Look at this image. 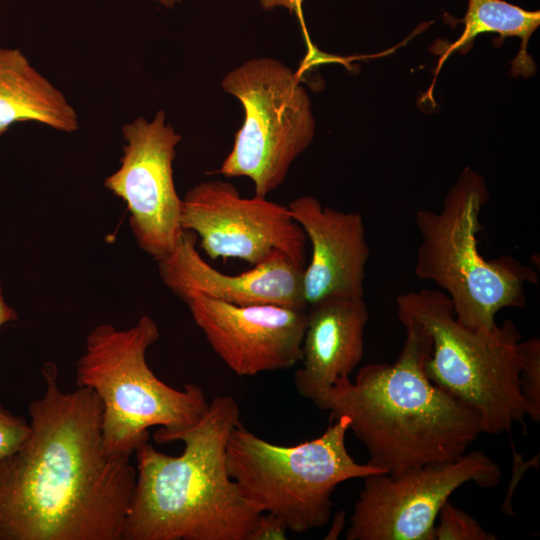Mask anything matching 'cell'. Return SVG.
I'll return each mask as SVG.
<instances>
[{"mask_svg": "<svg viewBox=\"0 0 540 540\" xmlns=\"http://www.w3.org/2000/svg\"><path fill=\"white\" fill-rule=\"evenodd\" d=\"M30 433V423L0 405V461L16 451Z\"/></svg>", "mask_w": 540, "mask_h": 540, "instance_id": "cell-20", "label": "cell"}, {"mask_svg": "<svg viewBox=\"0 0 540 540\" xmlns=\"http://www.w3.org/2000/svg\"><path fill=\"white\" fill-rule=\"evenodd\" d=\"M464 30L439 60L436 74L452 52L470 45L476 36L485 32L498 33L501 37H518L521 48L512 62L513 76L528 77L536 66L527 53L528 41L540 24V12L523 9L505 0H468L462 20Z\"/></svg>", "mask_w": 540, "mask_h": 540, "instance_id": "cell-17", "label": "cell"}, {"mask_svg": "<svg viewBox=\"0 0 540 540\" xmlns=\"http://www.w3.org/2000/svg\"><path fill=\"white\" fill-rule=\"evenodd\" d=\"M288 530L287 524L279 516L270 512H262L247 540H285Z\"/></svg>", "mask_w": 540, "mask_h": 540, "instance_id": "cell-21", "label": "cell"}, {"mask_svg": "<svg viewBox=\"0 0 540 540\" xmlns=\"http://www.w3.org/2000/svg\"><path fill=\"white\" fill-rule=\"evenodd\" d=\"M260 6L264 11L273 10L277 7H283L289 13L301 14L303 0H259Z\"/></svg>", "mask_w": 540, "mask_h": 540, "instance_id": "cell-22", "label": "cell"}, {"mask_svg": "<svg viewBox=\"0 0 540 540\" xmlns=\"http://www.w3.org/2000/svg\"><path fill=\"white\" fill-rule=\"evenodd\" d=\"M221 87L240 101L244 121L218 173L248 177L255 196L266 197L283 184L294 160L313 140L311 100L298 75L268 57L230 70Z\"/></svg>", "mask_w": 540, "mask_h": 540, "instance_id": "cell-8", "label": "cell"}, {"mask_svg": "<svg viewBox=\"0 0 540 540\" xmlns=\"http://www.w3.org/2000/svg\"><path fill=\"white\" fill-rule=\"evenodd\" d=\"M368 306L361 298H332L307 306L301 367L294 385L318 406L335 381L349 377L364 354Z\"/></svg>", "mask_w": 540, "mask_h": 540, "instance_id": "cell-15", "label": "cell"}, {"mask_svg": "<svg viewBox=\"0 0 540 540\" xmlns=\"http://www.w3.org/2000/svg\"><path fill=\"white\" fill-rule=\"evenodd\" d=\"M197 237L184 231L175 248L157 261L161 281L180 300L203 295L234 305L274 304L306 308L301 289L304 267L285 255L238 275L212 267L198 252Z\"/></svg>", "mask_w": 540, "mask_h": 540, "instance_id": "cell-14", "label": "cell"}, {"mask_svg": "<svg viewBox=\"0 0 540 540\" xmlns=\"http://www.w3.org/2000/svg\"><path fill=\"white\" fill-rule=\"evenodd\" d=\"M396 306L399 320H414L430 335L428 378L477 412L483 433L500 435L524 423L529 407L519 387L521 334L511 320L492 329L467 328L448 296L435 289L400 294Z\"/></svg>", "mask_w": 540, "mask_h": 540, "instance_id": "cell-6", "label": "cell"}, {"mask_svg": "<svg viewBox=\"0 0 540 540\" xmlns=\"http://www.w3.org/2000/svg\"><path fill=\"white\" fill-rule=\"evenodd\" d=\"M166 8H173L175 5L179 4L182 0H152Z\"/></svg>", "mask_w": 540, "mask_h": 540, "instance_id": "cell-25", "label": "cell"}, {"mask_svg": "<svg viewBox=\"0 0 540 540\" xmlns=\"http://www.w3.org/2000/svg\"><path fill=\"white\" fill-rule=\"evenodd\" d=\"M17 319V312L14 308L7 304L4 298L2 284L0 281V328L9 322L16 321Z\"/></svg>", "mask_w": 540, "mask_h": 540, "instance_id": "cell-23", "label": "cell"}, {"mask_svg": "<svg viewBox=\"0 0 540 540\" xmlns=\"http://www.w3.org/2000/svg\"><path fill=\"white\" fill-rule=\"evenodd\" d=\"M42 375L30 433L0 461V540H122L136 466L105 452L92 389L63 391L53 363Z\"/></svg>", "mask_w": 540, "mask_h": 540, "instance_id": "cell-1", "label": "cell"}, {"mask_svg": "<svg viewBox=\"0 0 540 540\" xmlns=\"http://www.w3.org/2000/svg\"><path fill=\"white\" fill-rule=\"evenodd\" d=\"M344 525V513H338L336 519L333 521V525L328 532L326 539H336L343 529Z\"/></svg>", "mask_w": 540, "mask_h": 540, "instance_id": "cell-24", "label": "cell"}, {"mask_svg": "<svg viewBox=\"0 0 540 540\" xmlns=\"http://www.w3.org/2000/svg\"><path fill=\"white\" fill-rule=\"evenodd\" d=\"M400 322L406 337L396 361L367 364L354 381L337 379L317 406L332 420L348 417L367 463L391 476L454 460L483 433L477 412L426 375L428 332L414 320Z\"/></svg>", "mask_w": 540, "mask_h": 540, "instance_id": "cell-2", "label": "cell"}, {"mask_svg": "<svg viewBox=\"0 0 540 540\" xmlns=\"http://www.w3.org/2000/svg\"><path fill=\"white\" fill-rule=\"evenodd\" d=\"M240 410L216 396L191 427L167 436L182 441L178 456L148 441L135 451L137 478L122 540H247L260 513L230 477L226 446Z\"/></svg>", "mask_w": 540, "mask_h": 540, "instance_id": "cell-3", "label": "cell"}, {"mask_svg": "<svg viewBox=\"0 0 540 540\" xmlns=\"http://www.w3.org/2000/svg\"><path fill=\"white\" fill-rule=\"evenodd\" d=\"M180 223L211 259L236 258L252 266L276 255L306 265L307 238L288 206L244 198L230 182L203 181L182 198Z\"/></svg>", "mask_w": 540, "mask_h": 540, "instance_id": "cell-10", "label": "cell"}, {"mask_svg": "<svg viewBox=\"0 0 540 540\" xmlns=\"http://www.w3.org/2000/svg\"><path fill=\"white\" fill-rule=\"evenodd\" d=\"M287 206L312 249L301 276L306 305L363 297L370 249L362 215L324 207L313 196L298 197Z\"/></svg>", "mask_w": 540, "mask_h": 540, "instance_id": "cell-13", "label": "cell"}, {"mask_svg": "<svg viewBox=\"0 0 540 540\" xmlns=\"http://www.w3.org/2000/svg\"><path fill=\"white\" fill-rule=\"evenodd\" d=\"M435 525L434 540H496L497 536L449 500L441 508Z\"/></svg>", "mask_w": 540, "mask_h": 540, "instance_id": "cell-18", "label": "cell"}, {"mask_svg": "<svg viewBox=\"0 0 540 540\" xmlns=\"http://www.w3.org/2000/svg\"><path fill=\"white\" fill-rule=\"evenodd\" d=\"M159 336L157 323L142 316L127 329L97 325L86 337L76 384L92 389L101 401L103 445L109 456L131 457L149 440L152 426H160L153 437L163 444L167 436L193 426L208 408L200 386L187 383L178 390L153 373L146 352Z\"/></svg>", "mask_w": 540, "mask_h": 540, "instance_id": "cell-4", "label": "cell"}, {"mask_svg": "<svg viewBox=\"0 0 540 540\" xmlns=\"http://www.w3.org/2000/svg\"><path fill=\"white\" fill-rule=\"evenodd\" d=\"M349 422L341 416L319 437L293 446L268 442L239 422L226 446L228 473L258 513H273L298 533L321 528L331 519L340 483L383 473L349 454Z\"/></svg>", "mask_w": 540, "mask_h": 540, "instance_id": "cell-7", "label": "cell"}, {"mask_svg": "<svg viewBox=\"0 0 540 540\" xmlns=\"http://www.w3.org/2000/svg\"><path fill=\"white\" fill-rule=\"evenodd\" d=\"M181 301L214 352L237 375L290 369L300 362L307 307L234 305L203 295Z\"/></svg>", "mask_w": 540, "mask_h": 540, "instance_id": "cell-12", "label": "cell"}, {"mask_svg": "<svg viewBox=\"0 0 540 540\" xmlns=\"http://www.w3.org/2000/svg\"><path fill=\"white\" fill-rule=\"evenodd\" d=\"M501 468L483 451L431 463L398 476L369 475L354 505L347 540H434L438 514L462 485L492 488Z\"/></svg>", "mask_w": 540, "mask_h": 540, "instance_id": "cell-9", "label": "cell"}, {"mask_svg": "<svg viewBox=\"0 0 540 540\" xmlns=\"http://www.w3.org/2000/svg\"><path fill=\"white\" fill-rule=\"evenodd\" d=\"M521 368L519 387L529 407L528 417L538 423L540 420V340L529 338L520 341Z\"/></svg>", "mask_w": 540, "mask_h": 540, "instance_id": "cell-19", "label": "cell"}, {"mask_svg": "<svg viewBox=\"0 0 540 540\" xmlns=\"http://www.w3.org/2000/svg\"><path fill=\"white\" fill-rule=\"evenodd\" d=\"M488 200L484 179L466 167L440 211L415 213L420 244L414 273L442 289L457 321L470 329H492L502 309L524 308L525 286L538 281L534 268L509 255L489 261L480 253V214Z\"/></svg>", "mask_w": 540, "mask_h": 540, "instance_id": "cell-5", "label": "cell"}, {"mask_svg": "<svg viewBox=\"0 0 540 540\" xmlns=\"http://www.w3.org/2000/svg\"><path fill=\"white\" fill-rule=\"evenodd\" d=\"M119 168L106 177L105 187L129 212V225L141 250L156 261L167 256L184 230L180 223L182 198L173 178L176 147L182 140L166 122L164 110L151 121L138 117L121 129Z\"/></svg>", "mask_w": 540, "mask_h": 540, "instance_id": "cell-11", "label": "cell"}, {"mask_svg": "<svg viewBox=\"0 0 540 540\" xmlns=\"http://www.w3.org/2000/svg\"><path fill=\"white\" fill-rule=\"evenodd\" d=\"M27 121L64 133L79 128L78 114L62 91L20 49L0 46V136Z\"/></svg>", "mask_w": 540, "mask_h": 540, "instance_id": "cell-16", "label": "cell"}]
</instances>
